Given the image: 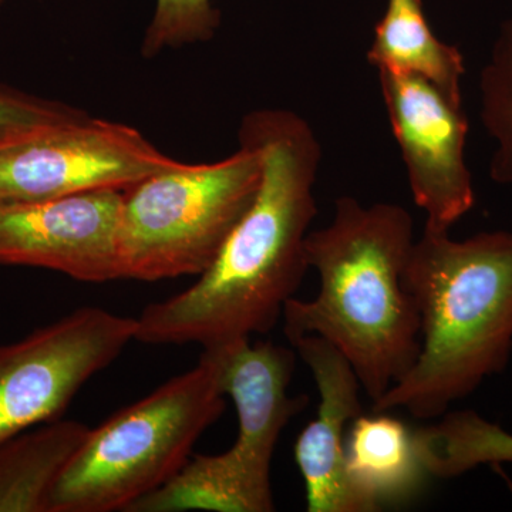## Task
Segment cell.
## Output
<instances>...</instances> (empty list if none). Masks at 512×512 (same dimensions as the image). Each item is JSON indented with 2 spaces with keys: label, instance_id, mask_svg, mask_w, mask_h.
<instances>
[{
  "label": "cell",
  "instance_id": "10",
  "mask_svg": "<svg viewBox=\"0 0 512 512\" xmlns=\"http://www.w3.org/2000/svg\"><path fill=\"white\" fill-rule=\"evenodd\" d=\"M123 191L0 204V265L35 266L80 282L121 279Z\"/></svg>",
  "mask_w": 512,
  "mask_h": 512
},
{
  "label": "cell",
  "instance_id": "16",
  "mask_svg": "<svg viewBox=\"0 0 512 512\" xmlns=\"http://www.w3.org/2000/svg\"><path fill=\"white\" fill-rule=\"evenodd\" d=\"M480 99L481 120L497 143L490 177L512 185V20L504 22L495 37L480 76Z\"/></svg>",
  "mask_w": 512,
  "mask_h": 512
},
{
  "label": "cell",
  "instance_id": "13",
  "mask_svg": "<svg viewBox=\"0 0 512 512\" xmlns=\"http://www.w3.org/2000/svg\"><path fill=\"white\" fill-rule=\"evenodd\" d=\"M367 60L377 72L421 77L451 104L463 107L464 57L458 47L434 35L424 15L423 0H387Z\"/></svg>",
  "mask_w": 512,
  "mask_h": 512
},
{
  "label": "cell",
  "instance_id": "14",
  "mask_svg": "<svg viewBox=\"0 0 512 512\" xmlns=\"http://www.w3.org/2000/svg\"><path fill=\"white\" fill-rule=\"evenodd\" d=\"M90 427L74 420L39 424L0 443V512H47L53 488Z\"/></svg>",
  "mask_w": 512,
  "mask_h": 512
},
{
  "label": "cell",
  "instance_id": "7",
  "mask_svg": "<svg viewBox=\"0 0 512 512\" xmlns=\"http://www.w3.org/2000/svg\"><path fill=\"white\" fill-rule=\"evenodd\" d=\"M178 163L136 128L82 113L0 140V204L124 191Z\"/></svg>",
  "mask_w": 512,
  "mask_h": 512
},
{
  "label": "cell",
  "instance_id": "4",
  "mask_svg": "<svg viewBox=\"0 0 512 512\" xmlns=\"http://www.w3.org/2000/svg\"><path fill=\"white\" fill-rule=\"evenodd\" d=\"M224 410L220 375L204 350L197 366L89 430L47 512H128L187 464Z\"/></svg>",
  "mask_w": 512,
  "mask_h": 512
},
{
  "label": "cell",
  "instance_id": "3",
  "mask_svg": "<svg viewBox=\"0 0 512 512\" xmlns=\"http://www.w3.org/2000/svg\"><path fill=\"white\" fill-rule=\"evenodd\" d=\"M404 286L416 302L421 348L412 369L373 403L434 419L504 372L512 352V231L456 241L424 228Z\"/></svg>",
  "mask_w": 512,
  "mask_h": 512
},
{
  "label": "cell",
  "instance_id": "15",
  "mask_svg": "<svg viewBox=\"0 0 512 512\" xmlns=\"http://www.w3.org/2000/svg\"><path fill=\"white\" fill-rule=\"evenodd\" d=\"M419 430L429 476L454 477L485 463H512V436L476 413Z\"/></svg>",
  "mask_w": 512,
  "mask_h": 512
},
{
  "label": "cell",
  "instance_id": "12",
  "mask_svg": "<svg viewBox=\"0 0 512 512\" xmlns=\"http://www.w3.org/2000/svg\"><path fill=\"white\" fill-rule=\"evenodd\" d=\"M345 447L349 476L376 511L406 503L429 477L417 429L389 412L360 414Z\"/></svg>",
  "mask_w": 512,
  "mask_h": 512
},
{
  "label": "cell",
  "instance_id": "8",
  "mask_svg": "<svg viewBox=\"0 0 512 512\" xmlns=\"http://www.w3.org/2000/svg\"><path fill=\"white\" fill-rule=\"evenodd\" d=\"M137 320L77 309L0 346V443L57 420L84 384L136 340Z\"/></svg>",
  "mask_w": 512,
  "mask_h": 512
},
{
  "label": "cell",
  "instance_id": "2",
  "mask_svg": "<svg viewBox=\"0 0 512 512\" xmlns=\"http://www.w3.org/2000/svg\"><path fill=\"white\" fill-rule=\"evenodd\" d=\"M414 241L413 217L402 205L338 198L332 222L306 237L319 291L311 301L289 299L282 313L289 342L313 335L335 346L372 403L419 357L420 313L404 286Z\"/></svg>",
  "mask_w": 512,
  "mask_h": 512
},
{
  "label": "cell",
  "instance_id": "19",
  "mask_svg": "<svg viewBox=\"0 0 512 512\" xmlns=\"http://www.w3.org/2000/svg\"><path fill=\"white\" fill-rule=\"evenodd\" d=\"M3 0H0V5H2Z\"/></svg>",
  "mask_w": 512,
  "mask_h": 512
},
{
  "label": "cell",
  "instance_id": "9",
  "mask_svg": "<svg viewBox=\"0 0 512 512\" xmlns=\"http://www.w3.org/2000/svg\"><path fill=\"white\" fill-rule=\"evenodd\" d=\"M380 87L407 180L426 227L450 232L476 202L466 161L468 120L429 82L379 72Z\"/></svg>",
  "mask_w": 512,
  "mask_h": 512
},
{
  "label": "cell",
  "instance_id": "1",
  "mask_svg": "<svg viewBox=\"0 0 512 512\" xmlns=\"http://www.w3.org/2000/svg\"><path fill=\"white\" fill-rule=\"evenodd\" d=\"M239 144L261 157L251 207L194 285L146 306L136 318L138 342L210 349L251 339L271 332L295 298L309 269L305 242L318 214L313 187L322 148L308 121L281 109L245 116Z\"/></svg>",
  "mask_w": 512,
  "mask_h": 512
},
{
  "label": "cell",
  "instance_id": "11",
  "mask_svg": "<svg viewBox=\"0 0 512 512\" xmlns=\"http://www.w3.org/2000/svg\"><path fill=\"white\" fill-rule=\"evenodd\" d=\"M315 379L318 413L295 444V460L305 483L309 512H375L357 490L346 466V434L363 414L360 384L348 359L319 336L291 340Z\"/></svg>",
  "mask_w": 512,
  "mask_h": 512
},
{
  "label": "cell",
  "instance_id": "6",
  "mask_svg": "<svg viewBox=\"0 0 512 512\" xmlns=\"http://www.w3.org/2000/svg\"><path fill=\"white\" fill-rule=\"evenodd\" d=\"M217 366L222 392L234 403L238 436L217 456H195L178 473L181 501L192 510L271 512L275 510L271 466L276 444L309 397L289 394L295 349L239 339L204 349Z\"/></svg>",
  "mask_w": 512,
  "mask_h": 512
},
{
  "label": "cell",
  "instance_id": "18",
  "mask_svg": "<svg viewBox=\"0 0 512 512\" xmlns=\"http://www.w3.org/2000/svg\"><path fill=\"white\" fill-rule=\"evenodd\" d=\"M80 114L82 111L66 104L42 99L0 84V140L40 124L73 119Z\"/></svg>",
  "mask_w": 512,
  "mask_h": 512
},
{
  "label": "cell",
  "instance_id": "5",
  "mask_svg": "<svg viewBox=\"0 0 512 512\" xmlns=\"http://www.w3.org/2000/svg\"><path fill=\"white\" fill-rule=\"evenodd\" d=\"M262 163L255 148L211 164L178 163L123 191L121 279L156 282L204 274L251 207Z\"/></svg>",
  "mask_w": 512,
  "mask_h": 512
},
{
  "label": "cell",
  "instance_id": "17",
  "mask_svg": "<svg viewBox=\"0 0 512 512\" xmlns=\"http://www.w3.org/2000/svg\"><path fill=\"white\" fill-rule=\"evenodd\" d=\"M220 15L211 0H157L144 39V53L157 55L164 47L200 42L214 36Z\"/></svg>",
  "mask_w": 512,
  "mask_h": 512
}]
</instances>
